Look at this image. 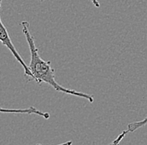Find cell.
Segmentation results:
<instances>
[{
    "label": "cell",
    "mask_w": 147,
    "mask_h": 145,
    "mask_svg": "<svg viewBox=\"0 0 147 145\" xmlns=\"http://www.w3.org/2000/svg\"><path fill=\"white\" fill-rule=\"evenodd\" d=\"M23 27V32L25 35L26 40L28 44V48L30 51V61H29V69L34 76V81L38 84L46 83L52 86L55 91L59 92H63L64 94L72 95L80 98L87 99L90 102L94 101V97L90 94H87L84 92L69 89L62 86L59 82L56 81L55 75V70L52 68L51 63L49 61H46L41 58L38 54V50L36 47L34 38L33 37L30 29L29 23L28 21H23L21 23Z\"/></svg>",
    "instance_id": "6da1fadb"
},
{
    "label": "cell",
    "mask_w": 147,
    "mask_h": 145,
    "mask_svg": "<svg viewBox=\"0 0 147 145\" xmlns=\"http://www.w3.org/2000/svg\"><path fill=\"white\" fill-rule=\"evenodd\" d=\"M0 40L2 42V44L3 46H6L10 50V52L13 55V57L17 60L18 63L22 65V67L24 68V71L25 76L32 79V80H34V76L33 73L31 72V71L29 69V66L27 65L26 63L24 61V60L22 59L20 54H18V50H16L15 46H13V42L11 40V38L9 36V31H8L7 28L4 26L2 18H0Z\"/></svg>",
    "instance_id": "7a4b0ae2"
},
{
    "label": "cell",
    "mask_w": 147,
    "mask_h": 145,
    "mask_svg": "<svg viewBox=\"0 0 147 145\" xmlns=\"http://www.w3.org/2000/svg\"><path fill=\"white\" fill-rule=\"evenodd\" d=\"M1 112H7V113H33V114H37V115H40L45 119H49L50 115L49 113L45 112H41L39 110H38L34 107H29L28 108L26 109H1Z\"/></svg>",
    "instance_id": "3957f363"
},
{
    "label": "cell",
    "mask_w": 147,
    "mask_h": 145,
    "mask_svg": "<svg viewBox=\"0 0 147 145\" xmlns=\"http://www.w3.org/2000/svg\"><path fill=\"white\" fill-rule=\"evenodd\" d=\"M147 123V118L145 119L141 120V121H137V122H134V123H130L128 124L127 129L123 131V133L126 135L128 133H133L135 131H136L137 129L140 128V127L146 126Z\"/></svg>",
    "instance_id": "277c9868"
},
{
    "label": "cell",
    "mask_w": 147,
    "mask_h": 145,
    "mask_svg": "<svg viewBox=\"0 0 147 145\" xmlns=\"http://www.w3.org/2000/svg\"><path fill=\"white\" fill-rule=\"evenodd\" d=\"M92 3L96 7V8H100V3H99V1L98 0H91Z\"/></svg>",
    "instance_id": "5b68a950"
},
{
    "label": "cell",
    "mask_w": 147,
    "mask_h": 145,
    "mask_svg": "<svg viewBox=\"0 0 147 145\" xmlns=\"http://www.w3.org/2000/svg\"><path fill=\"white\" fill-rule=\"evenodd\" d=\"M40 1H43V0H40Z\"/></svg>",
    "instance_id": "8992f818"
}]
</instances>
